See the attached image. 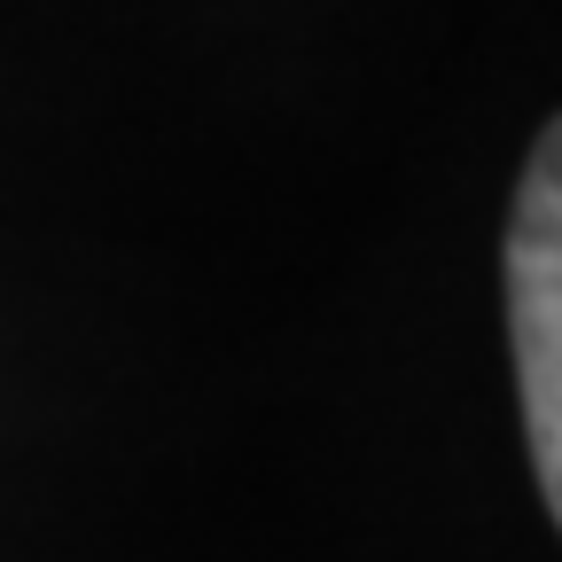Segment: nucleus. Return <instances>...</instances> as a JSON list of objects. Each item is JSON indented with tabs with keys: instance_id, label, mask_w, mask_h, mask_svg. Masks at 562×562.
<instances>
[{
	"instance_id": "1",
	"label": "nucleus",
	"mask_w": 562,
	"mask_h": 562,
	"mask_svg": "<svg viewBox=\"0 0 562 562\" xmlns=\"http://www.w3.org/2000/svg\"><path fill=\"white\" fill-rule=\"evenodd\" d=\"M562 220H554V133L516 188L508 227V336H516V383L531 422V461L547 508H562Z\"/></svg>"
}]
</instances>
